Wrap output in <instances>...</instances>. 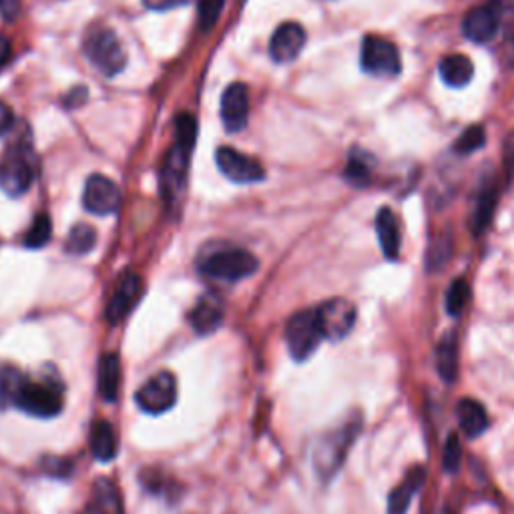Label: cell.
<instances>
[{
  "instance_id": "cell-1",
  "label": "cell",
  "mask_w": 514,
  "mask_h": 514,
  "mask_svg": "<svg viewBox=\"0 0 514 514\" xmlns=\"http://www.w3.org/2000/svg\"><path fill=\"white\" fill-rule=\"evenodd\" d=\"M360 418H350L340 428L324 434L318 444L314 446V468L322 482H330L336 472L342 468L350 446L354 444L358 432H360Z\"/></svg>"
},
{
  "instance_id": "cell-2",
  "label": "cell",
  "mask_w": 514,
  "mask_h": 514,
  "mask_svg": "<svg viewBox=\"0 0 514 514\" xmlns=\"http://www.w3.org/2000/svg\"><path fill=\"white\" fill-rule=\"evenodd\" d=\"M83 51L93 67L105 77L119 75L127 65V55L119 37L105 25H97L87 31L83 39Z\"/></svg>"
},
{
  "instance_id": "cell-3",
  "label": "cell",
  "mask_w": 514,
  "mask_h": 514,
  "mask_svg": "<svg viewBox=\"0 0 514 514\" xmlns=\"http://www.w3.org/2000/svg\"><path fill=\"white\" fill-rule=\"evenodd\" d=\"M175 125H177L175 145L167 153V161H165V167H163V187L169 193V197H173L185 181L189 157H191V151H193V145H195V135H197L195 119L187 113L179 115Z\"/></svg>"
},
{
  "instance_id": "cell-4",
  "label": "cell",
  "mask_w": 514,
  "mask_h": 514,
  "mask_svg": "<svg viewBox=\"0 0 514 514\" xmlns=\"http://www.w3.org/2000/svg\"><path fill=\"white\" fill-rule=\"evenodd\" d=\"M15 406L35 418H55L65 406V388L55 376L27 378Z\"/></svg>"
},
{
  "instance_id": "cell-5",
  "label": "cell",
  "mask_w": 514,
  "mask_h": 514,
  "mask_svg": "<svg viewBox=\"0 0 514 514\" xmlns=\"http://www.w3.org/2000/svg\"><path fill=\"white\" fill-rule=\"evenodd\" d=\"M260 268V262L251 251L241 247H225L205 255L199 270L203 276L217 280V282H239L249 278Z\"/></svg>"
},
{
  "instance_id": "cell-6",
  "label": "cell",
  "mask_w": 514,
  "mask_h": 514,
  "mask_svg": "<svg viewBox=\"0 0 514 514\" xmlns=\"http://www.w3.org/2000/svg\"><path fill=\"white\" fill-rule=\"evenodd\" d=\"M324 340L316 310H304L290 318L286 326V344L294 360L304 362L308 360Z\"/></svg>"
},
{
  "instance_id": "cell-7",
  "label": "cell",
  "mask_w": 514,
  "mask_h": 514,
  "mask_svg": "<svg viewBox=\"0 0 514 514\" xmlns=\"http://www.w3.org/2000/svg\"><path fill=\"white\" fill-rule=\"evenodd\" d=\"M360 63L362 69L374 77H396L402 71L398 47L392 41L376 35L364 39Z\"/></svg>"
},
{
  "instance_id": "cell-8",
  "label": "cell",
  "mask_w": 514,
  "mask_h": 514,
  "mask_svg": "<svg viewBox=\"0 0 514 514\" xmlns=\"http://www.w3.org/2000/svg\"><path fill=\"white\" fill-rule=\"evenodd\" d=\"M177 400V380L171 372H159L153 378H149L135 394L137 406L145 414H165L173 408Z\"/></svg>"
},
{
  "instance_id": "cell-9",
  "label": "cell",
  "mask_w": 514,
  "mask_h": 514,
  "mask_svg": "<svg viewBox=\"0 0 514 514\" xmlns=\"http://www.w3.org/2000/svg\"><path fill=\"white\" fill-rule=\"evenodd\" d=\"M316 318L324 340H344L356 324V306L344 298H334L316 308Z\"/></svg>"
},
{
  "instance_id": "cell-10",
  "label": "cell",
  "mask_w": 514,
  "mask_h": 514,
  "mask_svg": "<svg viewBox=\"0 0 514 514\" xmlns=\"http://www.w3.org/2000/svg\"><path fill=\"white\" fill-rule=\"evenodd\" d=\"M215 163L219 171L233 183L249 185V183L266 179V169L262 167L260 161L249 155H243L233 147H219L215 151Z\"/></svg>"
},
{
  "instance_id": "cell-11",
  "label": "cell",
  "mask_w": 514,
  "mask_h": 514,
  "mask_svg": "<svg viewBox=\"0 0 514 514\" xmlns=\"http://www.w3.org/2000/svg\"><path fill=\"white\" fill-rule=\"evenodd\" d=\"M33 179L35 169L25 149L9 151L3 163H0V189L9 193L11 197H21L31 189Z\"/></svg>"
},
{
  "instance_id": "cell-12",
  "label": "cell",
  "mask_w": 514,
  "mask_h": 514,
  "mask_svg": "<svg viewBox=\"0 0 514 514\" xmlns=\"http://www.w3.org/2000/svg\"><path fill=\"white\" fill-rule=\"evenodd\" d=\"M119 203H121V191L113 179L99 173L87 179L85 191H83V205L89 213L109 215L119 209Z\"/></svg>"
},
{
  "instance_id": "cell-13",
  "label": "cell",
  "mask_w": 514,
  "mask_h": 514,
  "mask_svg": "<svg viewBox=\"0 0 514 514\" xmlns=\"http://www.w3.org/2000/svg\"><path fill=\"white\" fill-rule=\"evenodd\" d=\"M143 290H145V286H143L141 276L125 274L119 280V284H117V288H115V292L109 300V306H107L109 324L115 326V324L123 322L133 312V308L139 304V300L143 296Z\"/></svg>"
},
{
  "instance_id": "cell-14",
  "label": "cell",
  "mask_w": 514,
  "mask_h": 514,
  "mask_svg": "<svg viewBox=\"0 0 514 514\" xmlns=\"http://www.w3.org/2000/svg\"><path fill=\"white\" fill-rule=\"evenodd\" d=\"M500 27V15L494 7L490 5H482V7H474L462 21V33L468 41L476 43V45H484L490 43Z\"/></svg>"
},
{
  "instance_id": "cell-15",
  "label": "cell",
  "mask_w": 514,
  "mask_h": 514,
  "mask_svg": "<svg viewBox=\"0 0 514 514\" xmlns=\"http://www.w3.org/2000/svg\"><path fill=\"white\" fill-rule=\"evenodd\" d=\"M249 117V91L243 83H231L221 97V121L227 131H241Z\"/></svg>"
},
{
  "instance_id": "cell-16",
  "label": "cell",
  "mask_w": 514,
  "mask_h": 514,
  "mask_svg": "<svg viewBox=\"0 0 514 514\" xmlns=\"http://www.w3.org/2000/svg\"><path fill=\"white\" fill-rule=\"evenodd\" d=\"M306 47V31L298 23H284L270 41V55L276 63H292Z\"/></svg>"
},
{
  "instance_id": "cell-17",
  "label": "cell",
  "mask_w": 514,
  "mask_h": 514,
  "mask_svg": "<svg viewBox=\"0 0 514 514\" xmlns=\"http://www.w3.org/2000/svg\"><path fill=\"white\" fill-rule=\"evenodd\" d=\"M223 302L215 294H205L199 298L195 308L189 314V324L199 336L213 334L223 322Z\"/></svg>"
},
{
  "instance_id": "cell-18",
  "label": "cell",
  "mask_w": 514,
  "mask_h": 514,
  "mask_svg": "<svg viewBox=\"0 0 514 514\" xmlns=\"http://www.w3.org/2000/svg\"><path fill=\"white\" fill-rule=\"evenodd\" d=\"M376 231H378V241L384 257H388L392 262L398 260L400 247H402V229H400L398 215L390 207H382L378 211Z\"/></svg>"
},
{
  "instance_id": "cell-19",
  "label": "cell",
  "mask_w": 514,
  "mask_h": 514,
  "mask_svg": "<svg viewBox=\"0 0 514 514\" xmlns=\"http://www.w3.org/2000/svg\"><path fill=\"white\" fill-rule=\"evenodd\" d=\"M426 480V468L424 466H412L404 480L390 492L388 498V514H406L408 506L412 502V496L422 488Z\"/></svg>"
},
{
  "instance_id": "cell-20",
  "label": "cell",
  "mask_w": 514,
  "mask_h": 514,
  "mask_svg": "<svg viewBox=\"0 0 514 514\" xmlns=\"http://www.w3.org/2000/svg\"><path fill=\"white\" fill-rule=\"evenodd\" d=\"M456 416H458L460 430L468 438H478L488 428V412L474 398H462L456 406Z\"/></svg>"
},
{
  "instance_id": "cell-21",
  "label": "cell",
  "mask_w": 514,
  "mask_h": 514,
  "mask_svg": "<svg viewBox=\"0 0 514 514\" xmlns=\"http://www.w3.org/2000/svg\"><path fill=\"white\" fill-rule=\"evenodd\" d=\"M91 452L97 460L109 462L117 456L119 452V438L115 432V426L109 420H97L91 426Z\"/></svg>"
},
{
  "instance_id": "cell-22",
  "label": "cell",
  "mask_w": 514,
  "mask_h": 514,
  "mask_svg": "<svg viewBox=\"0 0 514 514\" xmlns=\"http://www.w3.org/2000/svg\"><path fill=\"white\" fill-rule=\"evenodd\" d=\"M440 77L442 81L452 87V89H460V87H466L470 81H472V75H474V65L472 61L466 57V55H446L442 61H440Z\"/></svg>"
},
{
  "instance_id": "cell-23",
  "label": "cell",
  "mask_w": 514,
  "mask_h": 514,
  "mask_svg": "<svg viewBox=\"0 0 514 514\" xmlns=\"http://www.w3.org/2000/svg\"><path fill=\"white\" fill-rule=\"evenodd\" d=\"M121 390V362L119 356L109 352L99 360V392L105 402H117Z\"/></svg>"
},
{
  "instance_id": "cell-24",
  "label": "cell",
  "mask_w": 514,
  "mask_h": 514,
  "mask_svg": "<svg viewBox=\"0 0 514 514\" xmlns=\"http://www.w3.org/2000/svg\"><path fill=\"white\" fill-rule=\"evenodd\" d=\"M374 167H376V161L368 151L352 149L350 157H348V163H346V169H344V177L354 187H366L372 181Z\"/></svg>"
},
{
  "instance_id": "cell-25",
  "label": "cell",
  "mask_w": 514,
  "mask_h": 514,
  "mask_svg": "<svg viewBox=\"0 0 514 514\" xmlns=\"http://www.w3.org/2000/svg\"><path fill=\"white\" fill-rule=\"evenodd\" d=\"M93 514H123L121 492L109 478H99L93 490Z\"/></svg>"
},
{
  "instance_id": "cell-26",
  "label": "cell",
  "mask_w": 514,
  "mask_h": 514,
  "mask_svg": "<svg viewBox=\"0 0 514 514\" xmlns=\"http://www.w3.org/2000/svg\"><path fill=\"white\" fill-rule=\"evenodd\" d=\"M29 376L11 364H0V408L15 406Z\"/></svg>"
},
{
  "instance_id": "cell-27",
  "label": "cell",
  "mask_w": 514,
  "mask_h": 514,
  "mask_svg": "<svg viewBox=\"0 0 514 514\" xmlns=\"http://www.w3.org/2000/svg\"><path fill=\"white\" fill-rule=\"evenodd\" d=\"M436 368L444 382H454L458 374V346L454 334H446L436 346Z\"/></svg>"
},
{
  "instance_id": "cell-28",
  "label": "cell",
  "mask_w": 514,
  "mask_h": 514,
  "mask_svg": "<svg viewBox=\"0 0 514 514\" xmlns=\"http://www.w3.org/2000/svg\"><path fill=\"white\" fill-rule=\"evenodd\" d=\"M97 243V231L87 223H77L65 241V249L73 255H85L89 253Z\"/></svg>"
},
{
  "instance_id": "cell-29",
  "label": "cell",
  "mask_w": 514,
  "mask_h": 514,
  "mask_svg": "<svg viewBox=\"0 0 514 514\" xmlns=\"http://www.w3.org/2000/svg\"><path fill=\"white\" fill-rule=\"evenodd\" d=\"M470 302V284L464 278H456L446 290V312L450 316H460Z\"/></svg>"
},
{
  "instance_id": "cell-30",
  "label": "cell",
  "mask_w": 514,
  "mask_h": 514,
  "mask_svg": "<svg viewBox=\"0 0 514 514\" xmlns=\"http://www.w3.org/2000/svg\"><path fill=\"white\" fill-rule=\"evenodd\" d=\"M53 237V223L47 213H39L25 235V245L31 249L45 247Z\"/></svg>"
},
{
  "instance_id": "cell-31",
  "label": "cell",
  "mask_w": 514,
  "mask_h": 514,
  "mask_svg": "<svg viewBox=\"0 0 514 514\" xmlns=\"http://www.w3.org/2000/svg\"><path fill=\"white\" fill-rule=\"evenodd\" d=\"M486 137H484V129L474 125V127H468L456 141L454 145V151L460 153V155H468V153H474L476 149H480L484 145Z\"/></svg>"
},
{
  "instance_id": "cell-32",
  "label": "cell",
  "mask_w": 514,
  "mask_h": 514,
  "mask_svg": "<svg viewBox=\"0 0 514 514\" xmlns=\"http://www.w3.org/2000/svg\"><path fill=\"white\" fill-rule=\"evenodd\" d=\"M494 201H496V195H494L492 189L484 191L482 197L478 199L476 211H474V231H476V235L480 231H484V227L488 225V221L492 217V211H494Z\"/></svg>"
},
{
  "instance_id": "cell-33",
  "label": "cell",
  "mask_w": 514,
  "mask_h": 514,
  "mask_svg": "<svg viewBox=\"0 0 514 514\" xmlns=\"http://www.w3.org/2000/svg\"><path fill=\"white\" fill-rule=\"evenodd\" d=\"M225 0H199V23L203 29H211L223 9Z\"/></svg>"
},
{
  "instance_id": "cell-34",
  "label": "cell",
  "mask_w": 514,
  "mask_h": 514,
  "mask_svg": "<svg viewBox=\"0 0 514 514\" xmlns=\"http://www.w3.org/2000/svg\"><path fill=\"white\" fill-rule=\"evenodd\" d=\"M460 460H462L460 440H458L456 434H450L448 440H446V446H444V456H442L444 470L446 472H456L458 466H460Z\"/></svg>"
},
{
  "instance_id": "cell-35",
  "label": "cell",
  "mask_w": 514,
  "mask_h": 514,
  "mask_svg": "<svg viewBox=\"0 0 514 514\" xmlns=\"http://www.w3.org/2000/svg\"><path fill=\"white\" fill-rule=\"evenodd\" d=\"M450 253H452L450 241L446 237H440L434 243V247H430V251H428V268H436V270L442 268L448 262Z\"/></svg>"
},
{
  "instance_id": "cell-36",
  "label": "cell",
  "mask_w": 514,
  "mask_h": 514,
  "mask_svg": "<svg viewBox=\"0 0 514 514\" xmlns=\"http://www.w3.org/2000/svg\"><path fill=\"white\" fill-rule=\"evenodd\" d=\"M189 0H143V5L149 9V11H171V9H177V7H183L187 5Z\"/></svg>"
},
{
  "instance_id": "cell-37",
  "label": "cell",
  "mask_w": 514,
  "mask_h": 514,
  "mask_svg": "<svg viewBox=\"0 0 514 514\" xmlns=\"http://www.w3.org/2000/svg\"><path fill=\"white\" fill-rule=\"evenodd\" d=\"M13 121H15V115H13L11 107L0 101V137L7 135L11 131Z\"/></svg>"
},
{
  "instance_id": "cell-38",
  "label": "cell",
  "mask_w": 514,
  "mask_h": 514,
  "mask_svg": "<svg viewBox=\"0 0 514 514\" xmlns=\"http://www.w3.org/2000/svg\"><path fill=\"white\" fill-rule=\"evenodd\" d=\"M21 11V0H0V13L5 19L13 21Z\"/></svg>"
},
{
  "instance_id": "cell-39",
  "label": "cell",
  "mask_w": 514,
  "mask_h": 514,
  "mask_svg": "<svg viewBox=\"0 0 514 514\" xmlns=\"http://www.w3.org/2000/svg\"><path fill=\"white\" fill-rule=\"evenodd\" d=\"M13 57V47L7 37H0V71H3Z\"/></svg>"
},
{
  "instance_id": "cell-40",
  "label": "cell",
  "mask_w": 514,
  "mask_h": 514,
  "mask_svg": "<svg viewBox=\"0 0 514 514\" xmlns=\"http://www.w3.org/2000/svg\"><path fill=\"white\" fill-rule=\"evenodd\" d=\"M510 57L514 59V37L510 39Z\"/></svg>"
},
{
  "instance_id": "cell-41",
  "label": "cell",
  "mask_w": 514,
  "mask_h": 514,
  "mask_svg": "<svg viewBox=\"0 0 514 514\" xmlns=\"http://www.w3.org/2000/svg\"><path fill=\"white\" fill-rule=\"evenodd\" d=\"M87 514H93V512H87Z\"/></svg>"
}]
</instances>
